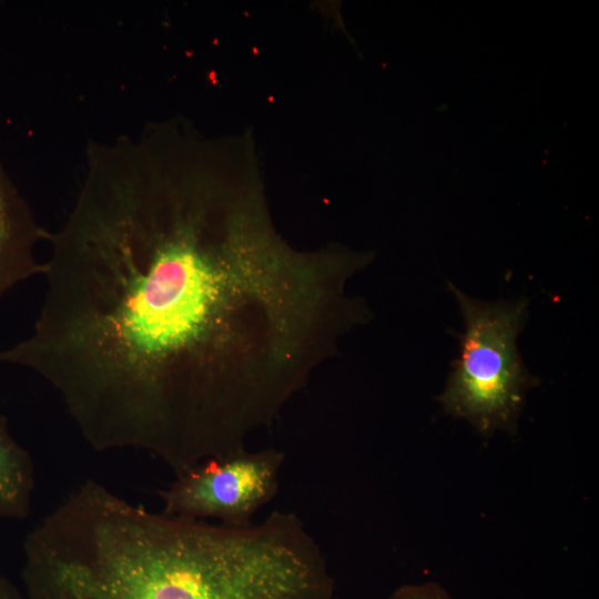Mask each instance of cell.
I'll return each mask as SVG.
<instances>
[{
	"instance_id": "1",
	"label": "cell",
	"mask_w": 599,
	"mask_h": 599,
	"mask_svg": "<svg viewBox=\"0 0 599 599\" xmlns=\"http://www.w3.org/2000/svg\"><path fill=\"white\" fill-rule=\"evenodd\" d=\"M49 242L33 329L0 363L50 384L94 450L175 476L244 449L372 318L347 285L374 254L292 245L247 132L170 119L91 143Z\"/></svg>"
},
{
	"instance_id": "2",
	"label": "cell",
	"mask_w": 599,
	"mask_h": 599,
	"mask_svg": "<svg viewBox=\"0 0 599 599\" xmlns=\"http://www.w3.org/2000/svg\"><path fill=\"white\" fill-rule=\"evenodd\" d=\"M28 599H333L334 578L293 512L213 525L153 512L88 479L29 534Z\"/></svg>"
},
{
	"instance_id": "3",
	"label": "cell",
	"mask_w": 599,
	"mask_h": 599,
	"mask_svg": "<svg viewBox=\"0 0 599 599\" xmlns=\"http://www.w3.org/2000/svg\"><path fill=\"white\" fill-rule=\"evenodd\" d=\"M464 319L459 355L438 396L444 410L483 435L514 432L528 389L538 385L524 365L517 338L528 318L526 298L487 302L448 282Z\"/></svg>"
},
{
	"instance_id": "4",
	"label": "cell",
	"mask_w": 599,
	"mask_h": 599,
	"mask_svg": "<svg viewBox=\"0 0 599 599\" xmlns=\"http://www.w3.org/2000/svg\"><path fill=\"white\" fill-rule=\"evenodd\" d=\"M284 453L245 448L210 458L159 490L162 514L184 519H217L243 527L278 490Z\"/></svg>"
},
{
	"instance_id": "5",
	"label": "cell",
	"mask_w": 599,
	"mask_h": 599,
	"mask_svg": "<svg viewBox=\"0 0 599 599\" xmlns=\"http://www.w3.org/2000/svg\"><path fill=\"white\" fill-rule=\"evenodd\" d=\"M50 234L37 221L6 166L0 160V297L21 282L42 274L44 263L37 258V246Z\"/></svg>"
},
{
	"instance_id": "6",
	"label": "cell",
	"mask_w": 599,
	"mask_h": 599,
	"mask_svg": "<svg viewBox=\"0 0 599 599\" xmlns=\"http://www.w3.org/2000/svg\"><path fill=\"white\" fill-rule=\"evenodd\" d=\"M34 465L0 415V518L26 519L32 507Z\"/></svg>"
},
{
	"instance_id": "7",
	"label": "cell",
	"mask_w": 599,
	"mask_h": 599,
	"mask_svg": "<svg viewBox=\"0 0 599 599\" xmlns=\"http://www.w3.org/2000/svg\"><path fill=\"white\" fill-rule=\"evenodd\" d=\"M388 599H451V597L438 583L425 582L400 586Z\"/></svg>"
},
{
	"instance_id": "8",
	"label": "cell",
	"mask_w": 599,
	"mask_h": 599,
	"mask_svg": "<svg viewBox=\"0 0 599 599\" xmlns=\"http://www.w3.org/2000/svg\"><path fill=\"white\" fill-rule=\"evenodd\" d=\"M0 599H28L12 581L0 575Z\"/></svg>"
}]
</instances>
